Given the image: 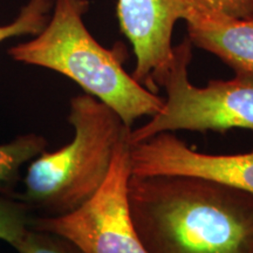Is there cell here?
Instances as JSON below:
<instances>
[{
    "mask_svg": "<svg viewBox=\"0 0 253 253\" xmlns=\"http://www.w3.org/2000/svg\"><path fill=\"white\" fill-rule=\"evenodd\" d=\"M129 208L148 253H253V195L191 176H136Z\"/></svg>",
    "mask_w": 253,
    "mask_h": 253,
    "instance_id": "obj_1",
    "label": "cell"
},
{
    "mask_svg": "<svg viewBox=\"0 0 253 253\" xmlns=\"http://www.w3.org/2000/svg\"><path fill=\"white\" fill-rule=\"evenodd\" d=\"M88 8V0H56L45 28L34 39L11 47L8 55L69 78L131 128L136 120L156 115L164 99L126 72L118 48L95 40L82 19Z\"/></svg>",
    "mask_w": 253,
    "mask_h": 253,
    "instance_id": "obj_2",
    "label": "cell"
},
{
    "mask_svg": "<svg viewBox=\"0 0 253 253\" xmlns=\"http://www.w3.org/2000/svg\"><path fill=\"white\" fill-rule=\"evenodd\" d=\"M68 121L74 128L73 140L34 158L24 178V192L15 195L46 216L72 212L96 194L119 142L131 129L107 104L86 93L71 100Z\"/></svg>",
    "mask_w": 253,
    "mask_h": 253,
    "instance_id": "obj_3",
    "label": "cell"
},
{
    "mask_svg": "<svg viewBox=\"0 0 253 253\" xmlns=\"http://www.w3.org/2000/svg\"><path fill=\"white\" fill-rule=\"evenodd\" d=\"M191 46L185 39L173 47L171 61L155 78V86L163 87L167 97L149 122L131 129V144L177 130L224 132L237 128L253 131V74L236 73L231 80L195 86L189 80Z\"/></svg>",
    "mask_w": 253,
    "mask_h": 253,
    "instance_id": "obj_4",
    "label": "cell"
},
{
    "mask_svg": "<svg viewBox=\"0 0 253 253\" xmlns=\"http://www.w3.org/2000/svg\"><path fill=\"white\" fill-rule=\"evenodd\" d=\"M130 130L119 142L108 175L89 201L62 216L32 217L30 227L61 236L82 253H148L129 208Z\"/></svg>",
    "mask_w": 253,
    "mask_h": 253,
    "instance_id": "obj_5",
    "label": "cell"
},
{
    "mask_svg": "<svg viewBox=\"0 0 253 253\" xmlns=\"http://www.w3.org/2000/svg\"><path fill=\"white\" fill-rule=\"evenodd\" d=\"M130 170L136 176L199 177L253 195V151L198 153L172 132H161L130 143Z\"/></svg>",
    "mask_w": 253,
    "mask_h": 253,
    "instance_id": "obj_6",
    "label": "cell"
},
{
    "mask_svg": "<svg viewBox=\"0 0 253 253\" xmlns=\"http://www.w3.org/2000/svg\"><path fill=\"white\" fill-rule=\"evenodd\" d=\"M118 18L134 49L132 78L156 93L155 78L173 55V27L184 18L183 0H119Z\"/></svg>",
    "mask_w": 253,
    "mask_h": 253,
    "instance_id": "obj_7",
    "label": "cell"
},
{
    "mask_svg": "<svg viewBox=\"0 0 253 253\" xmlns=\"http://www.w3.org/2000/svg\"><path fill=\"white\" fill-rule=\"evenodd\" d=\"M190 42L218 56L235 73L253 74V18L186 21Z\"/></svg>",
    "mask_w": 253,
    "mask_h": 253,
    "instance_id": "obj_8",
    "label": "cell"
},
{
    "mask_svg": "<svg viewBox=\"0 0 253 253\" xmlns=\"http://www.w3.org/2000/svg\"><path fill=\"white\" fill-rule=\"evenodd\" d=\"M43 136L30 132L13 141L0 144V196L15 197L14 190L20 179V169L46 150Z\"/></svg>",
    "mask_w": 253,
    "mask_h": 253,
    "instance_id": "obj_9",
    "label": "cell"
},
{
    "mask_svg": "<svg viewBox=\"0 0 253 253\" xmlns=\"http://www.w3.org/2000/svg\"><path fill=\"white\" fill-rule=\"evenodd\" d=\"M183 20L233 21L253 18V0H183Z\"/></svg>",
    "mask_w": 253,
    "mask_h": 253,
    "instance_id": "obj_10",
    "label": "cell"
},
{
    "mask_svg": "<svg viewBox=\"0 0 253 253\" xmlns=\"http://www.w3.org/2000/svg\"><path fill=\"white\" fill-rule=\"evenodd\" d=\"M52 5V0H30L13 23L0 26V42L8 38L39 34L48 23Z\"/></svg>",
    "mask_w": 253,
    "mask_h": 253,
    "instance_id": "obj_11",
    "label": "cell"
},
{
    "mask_svg": "<svg viewBox=\"0 0 253 253\" xmlns=\"http://www.w3.org/2000/svg\"><path fill=\"white\" fill-rule=\"evenodd\" d=\"M31 209L17 197L0 196V240L13 245L30 227Z\"/></svg>",
    "mask_w": 253,
    "mask_h": 253,
    "instance_id": "obj_12",
    "label": "cell"
},
{
    "mask_svg": "<svg viewBox=\"0 0 253 253\" xmlns=\"http://www.w3.org/2000/svg\"><path fill=\"white\" fill-rule=\"evenodd\" d=\"M12 248L17 250L18 253H82L81 250L68 239L32 227L25 231Z\"/></svg>",
    "mask_w": 253,
    "mask_h": 253,
    "instance_id": "obj_13",
    "label": "cell"
}]
</instances>
